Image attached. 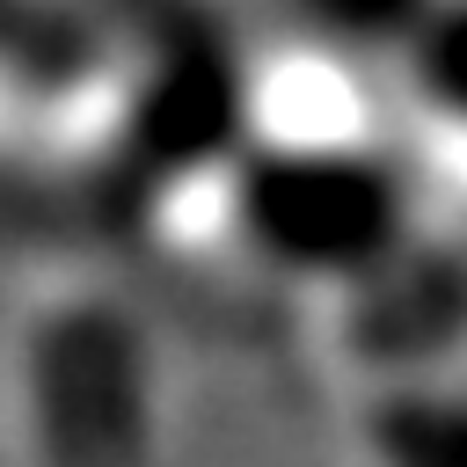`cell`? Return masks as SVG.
<instances>
[{"mask_svg":"<svg viewBox=\"0 0 467 467\" xmlns=\"http://www.w3.org/2000/svg\"><path fill=\"white\" fill-rule=\"evenodd\" d=\"M394 58H401V88L416 117L467 146V0H423L401 22Z\"/></svg>","mask_w":467,"mask_h":467,"instance_id":"obj_4","label":"cell"},{"mask_svg":"<svg viewBox=\"0 0 467 467\" xmlns=\"http://www.w3.org/2000/svg\"><path fill=\"white\" fill-rule=\"evenodd\" d=\"M358 452L365 467H467V372H394L358 409Z\"/></svg>","mask_w":467,"mask_h":467,"instance_id":"obj_3","label":"cell"},{"mask_svg":"<svg viewBox=\"0 0 467 467\" xmlns=\"http://www.w3.org/2000/svg\"><path fill=\"white\" fill-rule=\"evenodd\" d=\"M234 226L277 277L350 292L423 234V197L365 124H263L234 161Z\"/></svg>","mask_w":467,"mask_h":467,"instance_id":"obj_2","label":"cell"},{"mask_svg":"<svg viewBox=\"0 0 467 467\" xmlns=\"http://www.w3.org/2000/svg\"><path fill=\"white\" fill-rule=\"evenodd\" d=\"M7 467H153L161 350L146 314L102 277H36L0 314Z\"/></svg>","mask_w":467,"mask_h":467,"instance_id":"obj_1","label":"cell"}]
</instances>
